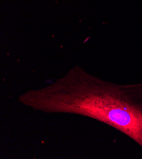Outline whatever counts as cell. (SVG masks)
Wrapping results in <instances>:
<instances>
[{
    "mask_svg": "<svg viewBox=\"0 0 142 159\" xmlns=\"http://www.w3.org/2000/svg\"><path fill=\"white\" fill-rule=\"evenodd\" d=\"M137 86L103 81L75 69L43 88L24 92L22 105L45 113L81 115L109 125L142 148V93Z\"/></svg>",
    "mask_w": 142,
    "mask_h": 159,
    "instance_id": "cell-1",
    "label": "cell"
}]
</instances>
